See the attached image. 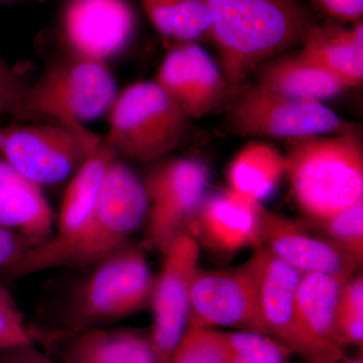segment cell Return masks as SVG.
I'll return each instance as SVG.
<instances>
[{"instance_id": "obj_1", "label": "cell", "mask_w": 363, "mask_h": 363, "mask_svg": "<svg viewBox=\"0 0 363 363\" xmlns=\"http://www.w3.org/2000/svg\"><path fill=\"white\" fill-rule=\"evenodd\" d=\"M147 210L143 178L114 157L89 219L73 233L52 235L30 248L4 274L16 279L59 267L93 266L128 242L145 223Z\"/></svg>"}, {"instance_id": "obj_2", "label": "cell", "mask_w": 363, "mask_h": 363, "mask_svg": "<svg viewBox=\"0 0 363 363\" xmlns=\"http://www.w3.org/2000/svg\"><path fill=\"white\" fill-rule=\"evenodd\" d=\"M222 72L238 89L253 72L301 45L318 21L298 0H205Z\"/></svg>"}, {"instance_id": "obj_3", "label": "cell", "mask_w": 363, "mask_h": 363, "mask_svg": "<svg viewBox=\"0 0 363 363\" xmlns=\"http://www.w3.org/2000/svg\"><path fill=\"white\" fill-rule=\"evenodd\" d=\"M291 143L286 175L306 221L324 220L363 200V149L357 130Z\"/></svg>"}, {"instance_id": "obj_4", "label": "cell", "mask_w": 363, "mask_h": 363, "mask_svg": "<svg viewBox=\"0 0 363 363\" xmlns=\"http://www.w3.org/2000/svg\"><path fill=\"white\" fill-rule=\"evenodd\" d=\"M108 116L102 143L121 161H155L180 149L192 121L155 81L119 91Z\"/></svg>"}, {"instance_id": "obj_5", "label": "cell", "mask_w": 363, "mask_h": 363, "mask_svg": "<svg viewBox=\"0 0 363 363\" xmlns=\"http://www.w3.org/2000/svg\"><path fill=\"white\" fill-rule=\"evenodd\" d=\"M119 90L109 65L65 51L26 91V121L73 126L108 114Z\"/></svg>"}, {"instance_id": "obj_6", "label": "cell", "mask_w": 363, "mask_h": 363, "mask_svg": "<svg viewBox=\"0 0 363 363\" xmlns=\"http://www.w3.org/2000/svg\"><path fill=\"white\" fill-rule=\"evenodd\" d=\"M91 267L69 306L75 330L98 328L150 306L155 277L140 247L126 242Z\"/></svg>"}, {"instance_id": "obj_7", "label": "cell", "mask_w": 363, "mask_h": 363, "mask_svg": "<svg viewBox=\"0 0 363 363\" xmlns=\"http://www.w3.org/2000/svg\"><path fill=\"white\" fill-rule=\"evenodd\" d=\"M226 112L227 130L243 138L293 142L354 130L323 102L288 96L257 83L238 88Z\"/></svg>"}, {"instance_id": "obj_8", "label": "cell", "mask_w": 363, "mask_h": 363, "mask_svg": "<svg viewBox=\"0 0 363 363\" xmlns=\"http://www.w3.org/2000/svg\"><path fill=\"white\" fill-rule=\"evenodd\" d=\"M101 140L85 126L58 121L11 124L0 126V156L42 187L71 179Z\"/></svg>"}, {"instance_id": "obj_9", "label": "cell", "mask_w": 363, "mask_h": 363, "mask_svg": "<svg viewBox=\"0 0 363 363\" xmlns=\"http://www.w3.org/2000/svg\"><path fill=\"white\" fill-rule=\"evenodd\" d=\"M248 262L257 283L262 333L309 363H336L345 358L342 347L317 338L303 322L296 301L300 272L262 247H255Z\"/></svg>"}, {"instance_id": "obj_10", "label": "cell", "mask_w": 363, "mask_h": 363, "mask_svg": "<svg viewBox=\"0 0 363 363\" xmlns=\"http://www.w3.org/2000/svg\"><path fill=\"white\" fill-rule=\"evenodd\" d=\"M147 196L145 245L164 252L185 233L204 198L209 171L194 159H175L157 167L143 179Z\"/></svg>"}, {"instance_id": "obj_11", "label": "cell", "mask_w": 363, "mask_h": 363, "mask_svg": "<svg viewBox=\"0 0 363 363\" xmlns=\"http://www.w3.org/2000/svg\"><path fill=\"white\" fill-rule=\"evenodd\" d=\"M138 30L131 0H66L56 28L65 51L107 65L130 49Z\"/></svg>"}, {"instance_id": "obj_12", "label": "cell", "mask_w": 363, "mask_h": 363, "mask_svg": "<svg viewBox=\"0 0 363 363\" xmlns=\"http://www.w3.org/2000/svg\"><path fill=\"white\" fill-rule=\"evenodd\" d=\"M164 253L155 278L150 306L152 326L149 334L156 363H169L190 321V290L199 262V243L182 233Z\"/></svg>"}, {"instance_id": "obj_13", "label": "cell", "mask_w": 363, "mask_h": 363, "mask_svg": "<svg viewBox=\"0 0 363 363\" xmlns=\"http://www.w3.org/2000/svg\"><path fill=\"white\" fill-rule=\"evenodd\" d=\"M154 81L190 119L218 111L238 90L199 43L172 45Z\"/></svg>"}, {"instance_id": "obj_14", "label": "cell", "mask_w": 363, "mask_h": 363, "mask_svg": "<svg viewBox=\"0 0 363 363\" xmlns=\"http://www.w3.org/2000/svg\"><path fill=\"white\" fill-rule=\"evenodd\" d=\"M191 323L262 332L250 262L230 269H198L190 290Z\"/></svg>"}, {"instance_id": "obj_15", "label": "cell", "mask_w": 363, "mask_h": 363, "mask_svg": "<svg viewBox=\"0 0 363 363\" xmlns=\"http://www.w3.org/2000/svg\"><path fill=\"white\" fill-rule=\"evenodd\" d=\"M257 247L266 248L301 274L323 272L350 279L362 262V257L310 233L306 221L294 220L262 206Z\"/></svg>"}, {"instance_id": "obj_16", "label": "cell", "mask_w": 363, "mask_h": 363, "mask_svg": "<svg viewBox=\"0 0 363 363\" xmlns=\"http://www.w3.org/2000/svg\"><path fill=\"white\" fill-rule=\"evenodd\" d=\"M262 205L234 191L206 196L186 233L216 252L231 253L259 242Z\"/></svg>"}, {"instance_id": "obj_17", "label": "cell", "mask_w": 363, "mask_h": 363, "mask_svg": "<svg viewBox=\"0 0 363 363\" xmlns=\"http://www.w3.org/2000/svg\"><path fill=\"white\" fill-rule=\"evenodd\" d=\"M301 52L330 71L348 88L363 81V23L326 20L313 26L303 40Z\"/></svg>"}, {"instance_id": "obj_18", "label": "cell", "mask_w": 363, "mask_h": 363, "mask_svg": "<svg viewBox=\"0 0 363 363\" xmlns=\"http://www.w3.org/2000/svg\"><path fill=\"white\" fill-rule=\"evenodd\" d=\"M257 84L288 96L318 102L350 89L337 76L301 52L277 57L264 65Z\"/></svg>"}, {"instance_id": "obj_19", "label": "cell", "mask_w": 363, "mask_h": 363, "mask_svg": "<svg viewBox=\"0 0 363 363\" xmlns=\"http://www.w3.org/2000/svg\"><path fill=\"white\" fill-rule=\"evenodd\" d=\"M286 169V155L271 143L252 140L231 162L228 169L230 190L260 204L278 187Z\"/></svg>"}, {"instance_id": "obj_20", "label": "cell", "mask_w": 363, "mask_h": 363, "mask_svg": "<svg viewBox=\"0 0 363 363\" xmlns=\"http://www.w3.org/2000/svg\"><path fill=\"white\" fill-rule=\"evenodd\" d=\"M113 159L101 140L98 149L70 179L52 235L65 236L73 233L89 219L96 208L105 175Z\"/></svg>"}, {"instance_id": "obj_21", "label": "cell", "mask_w": 363, "mask_h": 363, "mask_svg": "<svg viewBox=\"0 0 363 363\" xmlns=\"http://www.w3.org/2000/svg\"><path fill=\"white\" fill-rule=\"evenodd\" d=\"M68 359L76 363H156L150 336L131 329L81 332Z\"/></svg>"}, {"instance_id": "obj_22", "label": "cell", "mask_w": 363, "mask_h": 363, "mask_svg": "<svg viewBox=\"0 0 363 363\" xmlns=\"http://www.w3.org/2000/svg\"><path fill=\"white\" fill-rule=\"evenodd\" d=\"M55 221L42 188L0 184V227L21 234L35 247L51 238Z\"/></svg>"}, {"instance_id": "obj_23", "label": "cell", "mask_w": 363, "mask_h": 363, "mask_svg": "<svg viewBox=\"0 0 363 363\" xmlns=\"http://www.w3.org/2000/svg\"><path fill=\"white\" fill-rule=\"evenodd\" d=\"M347 279L323 272H308L301 274L296 291L298 312L307 328L317 338L337 346L340 345L336 319L341 291Z\"/></svg>"}, {"instance_id": "obj_24", "label": "cell", "mask_w": 363, "mask_h": 363, "mask_svg": "<svg viewBox=\"0 0 363 363\" xmlns=\"http://www.w3.org/2000/svg\"><path fill=\"white\" fill-rule=\"evenodd\" d=\"M157 33L169 44L211 40L205 0H138Z\"/></svg>"}, {"instance_id": "obj_25", "label": "cell", "mask_w": 363, "mask_h": 363, "mask_svg": "<svg viewBox=\"0 0 363 363\" xmlns=\"http://www.w3.org/2000/svg\"><path fill=\"white\" fill-rule=\"evenodd\" d=\"M169 363H230L223 332L189 322Z\"/></svg>"}, {"instance_id": "obj_26", "label": "cell", "mask_w": 363, "mask_h": 363, "mask_svg": "<svg viewBox=\"0 0 363 363\" xmlns=\"http://www.w3.org/2000/svg\"><path fill=\"white\" fill-rule=\"evenodd\" d=\"M230 363H290L283 344L259 331L223 332Z\"/></svg>"}, {"instance_id": "obj_27", "label": "cell", "mask_w": 363, "mask_h": 363, "mask_svg": "<svg viewBox=\"0 0 363 363\" xmlns=\"http://www.w3.org/2000/svg\"><path fill=\"white\" fill-rule=\"evenodd\" d=\"M307 222V221H306ZM324 233L327 240L346 252L362 257L363 255V200L324 220L309 223Z\"/></svg>"}, {"instance_id": "obj_28", "label": "cell", "mask_w": 363, "mask_h": 363, "mask_svg": "<svg viewBox=\"0 0 363 363\" xmlns=\"http://www.w3.org/2000/svg\"><path fill=\"white\" fill-rule=\"evenodd\" d=\"M30 343L32 332L13 298H0V351Z\"/></svg>"}, {"instance_id": "obj_29", "label": "cell", "mask_w": 363, "mask_h": 363, "mask_svg": "<svg viewBox=\"0 0 363 363\" xmlns=\"http://www.w3.org/2000/svg\"><path fill=\"white\" fill-rule=\"evenodd\" d=\"M28 84L0 55V114L26 121L25 102Z\"/></svg>"}, {"instance_id": "obj_30", "label": "cell", "mask_w": 363, "mask_h": 363, "mask_svg": "<svg viewBox=\"0 0 363 363\" xmlns=\"http://www.w3.org/2000/svg\"><path fill=\"white\" fill-rule=\"evenodd\" d=\"M327 20L342 23L362 21L363 0H309Z\"/></svg>"}, {"instance_id": "obj_31", "label": "cell", "mask_w": 363, "mask_h": 363, "mask_svg": "<svg viewBox=\"0 0 363 363\" xmlns=\"http://www.w3.org/2000/svg\"><path fill=\"white\" fill-rule=\"evenodd\" d=\"M32 247L33 243L25 236L0 227V269L6 271Z\"/></svg>"}, {"instance_id": "obj_32", "label": "cell", "mask_w": 363, "mask_h": 363, "mask_svg": "<svg viewBox=\"0 0 363 363\" xmlns=\"http://www.w3.org/2000/svg\"><path fill=\"white\" fill-rule=\"evenodd\" d=\"M0 363H56L38 350L35 343L0 351Z\"/></svg>"}, {"instance_id": "obj_33", "label": "cell", "mask_w": 363, "mask_h": 363, "mask_svg": "<svg viewBox=\"0 0 363 363\" xmlns=\"http://www.w3.org/2000/svg\"><path fill=\"white\" fill-rule=\"evenodd\" d=\"M0 184H11V185L38 186L21 175L11 162L0 156ZM40 187V186H38ZM42 188V187H40Z\"/></svg>"}, {"instance_id": "obj_34", "label": "cell", "mask_w": 363, "mask_h": 363, "mask_svg": "<svg viewBox=\"0 0 363 363\" xmlns=\"http://www.w3.org/2000/svg\"><path fill=\"white\" fill-rule=\"evenodd\" d=\"M336 363H363L362 357L357 358H343Z\"/></svg>"}, {"instance_id": "obj_35", "label": "cell", "mask_w": 363, "mask_h": 363, "mask_svg": "<svg viewBox=\"0 0 363 363\" xmlns=\"http://www.w3.org/2000/svg\"><path fill=\"white\" fill-rule=\"evenodd\" d=\"M11 297V295H9V293L7 292L6 289L4 288V286L0 284V298H7Z\"/></svg>"}, {"instance_id": "obj_36", "label": "cell", "mask_w": 363, "mask_h": 363, "mask_svg": "<svg viewBox=\"0 0 363 363\" xmlns=\"http://www.w3.org/2000/svg\"><path fill=\"white\" fill-rule=\"evenodd\" d=\"M66 363H76V362H72V360H70V359H67Z\"/></svg>"}]
</instances>
